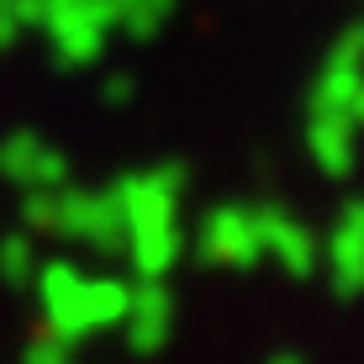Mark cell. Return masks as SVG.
<instances>
[{"label": "cell", "mask_w": 364, "mask_h": 364, "mask_svg": "<svg viewBox=\"0 0 364 364\" xmlns=\"http://www.w3.org/2000/svg\"><path fill=\"white\" fill-rule=\"evenodd\" d=\"M37 27L48 32L58 64L80 69V64L100 58L111 27H117V6L111 0H43V21Z\"/></svg>", "instance_id": "cell-1"}, {"label": "cell", "mask_w": 364, "mask_h": 364, "mask_svg": "<svg viewBox=\"0 0 364 364\" xmlns=\"http://www.w3.org/2000/svg\"><path fill=\"white\" fill-rule=\"evenodd\" d=\"M58 237H74V243H90L100 254L127 243V222H122V206L111 191H74L64 185L58 191Z\"/></svg>", "instance_id": "cell-2"}, {"label": "cell", "mask_w": 364, "mask_h": 364, "mask_svg": "<svg viewBox=\"0 0 364 364\" xmlns=\"http://www.w3.org/2000/svg\"><path fill=\"white\" fill-rule=\"evenodd\" d=\"M37 296H43V322L53 338H64V343H85L95 328H90V311H85V274L69 264V259H48V264H37L32 274Z\"/></svg>", "instance_id": "cell-3"}, {"label": "cell", "mask_w": 364, "mask_h": 364, "mask_svg": "<svg viewBox=\"0 0 364 364\" xmlns=\"http://www.w3.org/2000/svg\"><path fill=\"white\" fill-rule=\"evenodd\" d=\"M196 248L206 264H222V269H254L264 259V243H259V222L248 206H217L206 211L196 232Z\"/></svg>", "instance_id": "cell-4"}, {"label": "cell", "mask_w": 364, "mask_h": 364, "mask_svg": "<svg viewBox=\"0 0 364 364\" xmlns=\"http://www.w3.org/2000/svg\"><path fill=\"white\" fill-rule=\"evenodd\" d=\"M127 259L137 280H164V274L180 264L185 254V228H180V211H164V217H137L127 222Z\"/></svg>", "instance_id": "cell-5"}, {"label": "cell", "mask_w": 364, "mask_h": 364, "mask_svg": "<svg viewBox=\"0 0 364 364\" xmlns=\"http://www.w3.org/2000/svg\"><path fill=\"white\" fill-rule=\"evenodd\" d=\"M254 222H259V243H264V254H269V259H280V269H285V274H296V280H311V274L322 269V243H317V232L301 228L291 211H280V206H259V211H254Z\"/></svg>", "instance_id": "cell-6"}, {"label": "cell", "mask_w": 364, "mask_h": 364, "mask_svg": "<svg viewBox=\"0 0 364 364\" xmlns=\"http://www.w3.org/2000/svg\"><path fill=\"white\" fill-rule=\"evenodd\" d=\"M322 264H328L333 296H343V301L364 296V200H348L338 211L328 248H322Z\"/></svg>", "instance_id": "cell-7"}, {"label": "cell", "mask_w": 364, "mask_h": 364, "mask_svg": "<svg viewBox=\"0 0 364 364\" xmlns=\"http://www.w3.org/2000/svg\"><path fill=\"white\" fill-rule=\"evenodd\" d=\"M191 185V169L185 164H159V169H143V174H127V180L111 185L122 206V222H137V217H164V211H180V196Z\"/></svg>", "instance_id": "cell-8"}, {"label": "cell", "mask_w": 364, "mask_h": 364, "mask_svg": "<svg viewBox=\"0 0 364 364\" xmlns=\"http://www.w3.org/2000/svg\"><path fill=\"white\" fill-rule=\"evenodd\" d=\"M174 328V301L164 291V280H137L132 285V301H127V317H122V333H127V348L132 354H159L164 338Z\"/></svg>", "instance_id": "cell-9"}, {"label": "cell", "mask_w": 364, "mask_h": 364, "mask_svg": "<svg viewBox=\"0 0 364 364\" xmlns=\"http://www.w3.org/2000/svg\"><path fill=\"white\" fill-rule=\"evenodd\" d=\"M354 132H359V122L333 117V111H311V122H306V154H311V164H317L322 174H333V180H343V174L354 169V159H359Z\"/></svg>", "instance_id": "cell-10"}, {"label": "cell", "mask_w": 364, "mask_h": 364, "mask_svg": "<svg viewBox=\"0 0 364 364\" xmlns=\"http://www.w3.org/2000/svg\"><path fill=\"white\" fill-rule=\"evenodd\" d=\"M127 301H132V285L117 280V274H85V311H90V328H122L127 317Z\"/></svg>", "instance_id": "cell-11"}, {"label": "cell", "mask_w": 364, "mask_h": 364, "mask_svg": "<svg viewBox=\"0 0 364 364\" xmlns=\"http://www.w3.org/2000/svg\"><path fill=\"white\" fill-rule=\"evenodd\" d=\"M364 80V69H343V64H322L317 85H311V111H333V117H348V100H354ZM354 122V117H348Z\"/></svg>", "instance_id": "cell-12"}, {"label": "cell", "mask_w": 364, "mask_h": 364, "mask_svg": "<svg viewBox=\"0 0 364 364\" xmlns=\"http://www.w3.org/2000/svg\"><path fill=\"white\" fill-rule=\"evenodd\" d=\"M111 6H117V27L143 43V37H154V32L174 16V6H180V0H111Z\"/></svg>", "instance_id": "cell-13"}, {"label": "cell", "mask_w": 364, "mask_h": 364, "mask_svg": "<svg viewBox=\"0 0 364 364\" xmlns=\"http://www.w3.org/2000/svg\"><path fill=\"white\" fill-rule=\"evenodd\" d=\"M37 248H32V232L27 228H16V232H6L0 237V280H11V285H27L32 274H37Z\"/></svg>", "instance_id": "cell-14"}, {"label": "cell", "mask_w": 364, "mask_h": 364, "mask_svg": "<svg viewBox=\"0 0 364 364\" xmlns=\"http://www.w3.org/2000/svg\"><path fill=\"white\" fill-rule=\"evenodd\" d=\"M37 148H43V137H37V132H11L6 143H0V180L27 191V174H32Z\"/></svg>", "instance_id": "cell-15"}, {"label": "cell", "mask_w": 364, "mask_h": 364, "mask_svg": "<svg viewBox=\"0 0 364 364\" xmlns=\"http://www.w3.org/2000/svg\"><path fill=\"white\" fill-rule=\"evenodd\" d=\"M69 185V154H58V148H37L32 159V174H27V191H64Z\"/></svg>", "instance_id": "cell-16"}, {"label": "cell", "mask_w": 364, "mask_h": 364, "mask_svg": "<svg viewBox=\"0 0 364 364\" xmlns=\"http://www.w3.org/2000/svg\"><path fill=\"white\" fill-rule=\"evenodd\" d=\"M21 228L27 232H53L58 228V191H27L21 196Z\"/></svg>", "instance_id": "cell-17"}, {"label": "cell", "mask_w": 364, "mask_h": 364, "mask_svg": "<svg viewBox=\"0 0 364 364\" xmlns=\"http://www.w3.org/2000/svg\"><path fill=\"white\" fill-rule=\"evenodd\" d=\"M328 64L364 69V21H354V27H343V32H338V43H333V53H328Z\"/></svg>", "instance_id": "cell-18"}, {"label": "cell", "mask_w": 364, "mask_h": 364, "mask_svg": "<svg viewBox=\"0 0 364 364\" xmlns=\"http://www.w3.org/2000/svg\"><path fill=\"white\" fill-rule=\"evenodd\" d=\"M21 364H74V343H64V338L43 333L27 343V354H21Z\"/></svg>", "instance_id": "cell-19"}, {"label": "cell", "mask_w": 364, "mask_h": 364, "mask_svg": "<svg viewBox=\"0 0 364 364\" xmlns=\"http://www.w3.org/2000/svg\"><path fill=\"white\" fill-rule=\"evenodd\" d=\"M132 95H137L132 74H106V80H100V100H106V106H127Z\"/></svg>", "instance_id": "cell-20"}, {"label": "cell", "mask_w": 364, "mask_h": 364, "mask_svg": "<svg viewBox=\"0 0 364 364\" xmlns=\"http://www.w3.org/2000/svg\"><path fill=\"white\" fill-rule=\"evenodd\" d=\"M21 32H27V27H21V16H16V0H0V53H6Z\"/></svg>", "instance_id": "cell-21"}, {"label": "cell", "mask_w": 364, "mask_h": 364, "mask_svg": "<svg viewBox=\"0 0 364 364\" xmlns=\"http://www.w3.org/2000/svg\"><path fill=\"white\" fill-rule=\"evenodd\" d=\"M348 117L364 127V80H359V90H354V100H348Z\"/></svg>", "instance_id": "cell-22"}, {"label": "cell", "mask_w": 364, "mask_h": 364, "mask_svg": "<svg viewBox=\"0 0 364 364\" xmlns=\"http://www.w3.org/2000/svg\"><path fill=\"white\" fill-rule=\"evenodd\" d=\"M269 364H301V359H296V354H274Z\"/></svg>", "instance_id": "cell-23"}]
</instances>
